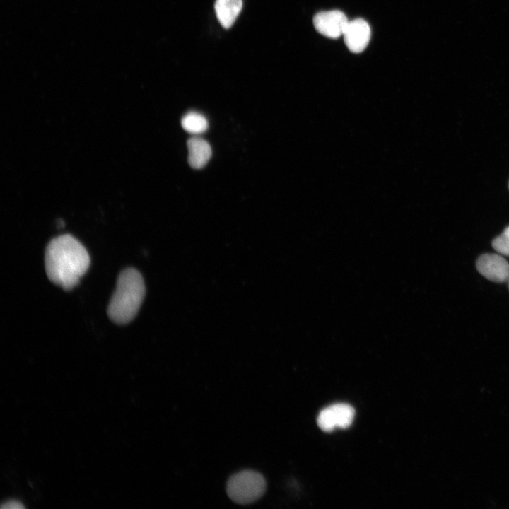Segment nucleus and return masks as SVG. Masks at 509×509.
<instances>
[{"label": "nucleus", "instance_id": "obj_10", "mask_svg": "<svg viewBox=\"0 0 509 509\" xmlns=\"http://www.w3.org/2000/svg\"><path fill=\"white\" fill-rule=\"evenodd\" d=\"M183 129L189 133L199 134L208 129V121L201 114L196 112L187 113L181 120Z\"/></svg>", "mask_w": 509, "mask_h": 509}, {"label": "nucleus", "instance_id": "obj_12", "mask_svg": "<svg viewBox=\"0 0 509 509\" xmlns=\"http://www.w3.org/2000/svg\"><path fill=\"white\" fill-rule=\"evenodd\" d=\"M2 508H11V509H12V508H15V509H18V508H24V507H23V505L21 504V503H20L19 501L11 500V501H8V502H6V503L2 505Z\"/></svg>", "mask_w": 509, "mask_h": 509}, {"label": "nucleus", "instance_id": "obj_2", "mask_svg": "<svg viewBox=\"0 0 509 509\" xmlns=\"http://www.w3.org/2000/svg\"><path fill=\"white\" fill-rule=\"evenodd\" d=\"M144 296L145 286L141 274L133 268L122 271L109 303L110 318L119 324L129 322L137 314Z\"/></svg>", "mask_w": 509, "mask_h": 509}, {"label": "nucleus", "instance_id": "obj_11", "mask_svg": "<svg viewBox=\"0 0 509 509\" xmlns=\"http://www.w3.org/2000/svg\"><path fill=\"white\" fill-rule=\"evenodd\" d=\"M492 246L498 253L509 256V226L493 240Z\"/></svg>", "mask_w": 509, "mask_h": 509}, {"label": "nucleus", "instance_id": "obj_5", "mask_svg": "<svg viewBox=\"0 0 509 509\" xmlns=\"http://www.w3.org/2000/svg\"><path fill=\"white\" fill-rule=\"evenodd\" d=\"M349 21L341 11H322L315 15L313 25L321 35L329 38H338L343 35Z\"/></svg>", "mask_w": 509, "mask_h": 509}, {"label": "nucleus", "instance_id": "obj_9", "mask_svg": "<svg viewBox=\"0 0 509 509\" xmlns=\"http://www.w3.org/2000/svg\"><path fill=\"white\" fill-rule=\"evenodd\" d=\"M214 7L219 23L223 28H228L239 15L242 0H216Z\"/></svg>", "mask_w": 509, "mask_h": 509}, {"label": "nucleus", "instance_id": "obj_4", "mask_svg": "<svg viewBox=\"0 0 509 509\" xmlns=\"http://www.w3.org/2000/svg\"><path fill=\"white\" fill-rule=\"evenodd\" d=\"M355 416L354 409L347 404H335L320 411L317 424L324 431L336 428H346L351 426Z\"/></svg>", "mask_w": 509, "mask_h": 509}, {"label": "nucleus", "instance_id": "obj_3", "mask_svg": "<svg viewBox=\"0 0 509 509\" xmlns=\"http://www.w3.org/2000/svg\"><path fill=\"white\" fill-rule=\"evenodd\" d=\"M266 480L258 472L245 469L233 474L226 484L229 498L236 503L250 504L264 493Z\"/></svg>", "mask_w": 509, "mask_h": 509}, {"label": "nucleus", "instance_id": "obj_1", "mask_svg": "<svg viewBox=\"0 0 509 509\" xmlns=\"http://www.w3.org/2000/svg\"><path fill=\"white\" fill-rule=\"evenodd\" d=\"M45 264L49 279L69 290L78 284L88 270L90 257L78 240L66 234L52 239L47 245Z\"/></svg>", "mask_w": 509, "mask_h": 509}, {"label": "nucleus", "instance_id": "obj_8", "mask_svg": "<svg viewBox=\"0 0 509 509\" xmlns=\"http://www.w3.org/2000/svg\"><path fill=\"white\" fill-rule=\"evenodd\" d=\"M188 162L194 169L203 168L211 156V148L209 143L199 136H193L187 141Z\"/></svg>", "mask_w": 509, "mask_h": 509}, {"label": "nucleus", "instance_id": "obj_7", "mask_svg": "<svg viewBox=\"0 0 509 509\" xmlns=\"http://www.w3.org/2000/svg\"><path fill=\"white\" fill-rule=\"evenodd\" d=\"M370 33V26L365 20H352L348 22L344 31V42L350 51L360 53L367 47Z\"/></svg>", "mask_w": 509, "mask_h": 509}, {"label": "nucleus", "instance_id": "obj_6", "mask_svg": "<svg viewBox=\"0 0 509 509\" xmlns=\"http://www.w3.org/2000/svg\"><path fill=\"white\" fill-rule=\"evenodd\" d=\"M476 265L479 272L490 281H509V264L499 255L484 254L479 257Z\"/></svg>", "mask_w": 509, "mask_h": 509}]
</instances>
